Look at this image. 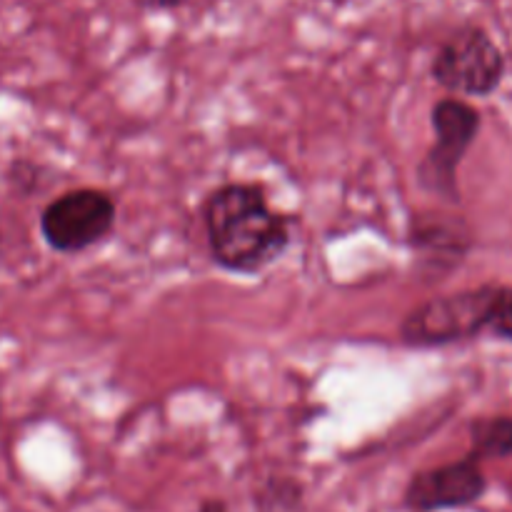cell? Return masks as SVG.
<instances>
[{
  "instance_id": "cell-10",
  "label": "cell",
  "mask_w": 512,
  "mask_h": 512,
  "mask_svg": "<svg viewBox=\"0 0 512 512\" xmlns=\"http://www.w3.org/2000/svg\"><path fill=\"white\" fill-rule=\"evenodd\" d=\"M490 335L503 343H512V285L500 288L498 305H495V318L490 325Z\"/></svg>"
},
{
  "instance_id": "cell-11",
  "label": "cell",
  "mask_w": 512,
  "mask_h": 512,
  "mask_svg": "<svg viewBox=\"0 0 512 512\" xmlns=\"http://www.w3.org/2000/svg\"><path fill=\"white\" fill-rule=\"evenodd\" d=\"M133 3L143 10H175L188 0H133Z\"/></svg>"
},
{
  "instance_id": "cell-7",
  "label": "cell",
  "mask_w": 512,
  "mask_h": 512,
  "mask_svg": "<svg viewBox=\"0 0 512 512\" xmlns=\"http://www.w3.org/2000/svg\"><path fill=\"white\" fill-rule=\"evenodd\" d=\"M485 493H488V475L483 463L468 453L453 463L418 470L405 485L403 505L413 512L458 510L483 500Z\"/></svg>"
},
{
  "instance_id": "cell-4",
  "label": "cell",
  "mask_w": 512,
  "mask_h": 512,
  "mask_svg": "<svg viewBox=\"0 0 512 512\" xmlns=\"http://www.w3.org/2000/svg\"><path fill=\"white\" fill-rule=\"evenodd\" d=\"M508 73V60L483 25L455 28L430 60V78L458 98H490Z\"/></svg>"
},
{
  "instance_id": "cell-5",
  "label": "cell",
  "mask_w": 512,
  "mask_h": 512,
  "mask_svg": "<svg viewBox=\"0 0 512 512\" xmlns=\"http://www.w3.org/2000/svg\"><path fill=\"white\" fill-rule=\"evenodd\" d=\"M118 225V203L100 188H75L58 195L38 220L45 245L60 255H80L105 243Z\"/></svg>"
},
{
  "instance_id": "cell-3",
  "label": "cell",
  "mask_w": 512,
  "mask_h": 512,
  "mask_svg": "<svg viewBox=\"0 0 512 512\" xmlns=\"http://www.w3.org/2000/svg\"><path fill=\"white\" fill-rule=\"evenodd\" d=\"M430 128L433 145L415 168V183L423 193L435 195L443 203L460 205L458 170L478 140L483 115L468 98L448 95L430 110Z\"/></svg>"
},
{
  "instance_id": "cell-2",
  "label": "cell",
  "mask_w": 512,
  "mask_h": 512,
  "mask_svg": "<svg viewBox=\"0 0 512 512\" xmlns=\"http://www.w3.org/2000/svg\"><path fill=\"white\" fill-rule=\"evenodd\" d=\"M500 288L503 283H483L415 305L398 325L400 345L410 350H440L478 340L490 333Z\"/></svg>"
},
{
  "instance_id": "cell-13",
  "label": "cell",
  "mask_w": 512,
  "mask_h": 512,
  "mask_svg": "<svg viewBox=\"0 0 512 512\" xmlns=\"http://www.w3.org/2000/svg\"><path fill=\"white\" fill-rule=\"evenodd\" d=\"M325 3H330L333 8H345V5H350L353 0H325Z\"/></svg>"
},
{
  "instance_id": "cell-9",
  "label": "cell",
  "mask_w": 512,
  "mask_h": 512,
  "mask_svg": "<svg viewBox=\"0 0 512 512\" xmlns=\"http://www.w3.org/2000/svg\"><path fill=\"white\" fill-rule=\"evenodd\" d=\"M303 500V485L288 475H273L255 490V510L258 512H300Z\"/></svg>"
},
{
  "instance_id": "cell-8",
  "label": "cell",
  "mask_w": 512,
  "mask_h": 512,
  "mask_svg": "<svg viewBox=\"0 0 512 512\" xmlns=\"http://www.w3.org/2000/svg\"><path fill=\"white\" fill-rule=\"evenodd\" d=\"M470 450L480 463L512 458V415H478L468 425Z\"/></svg>"
},
{
  "instance_id": "cell-1",
  "label": "cell",
  "mask_w": 512,
  "mask_h": 512,
  "mask_svg": "<svg viewBox=\"0 0 512 512\" xmlns=\"http://www.w3.org/2000/svg\"><path fill=\"white\" fill-rule=\"evenodd\" d=\"M200 220L210 260L243 278H258L283 260L298 223L293 213L275 210L265 185L253 180H230L210 190L200 203Z\"/></svg>"
},
{
  "instance_id": "cell-12",
  "label": "cell",
  "mask_w": 512,
  "mask_h": 512,
  "mask_svg": "<svg viewBox=\"0 0 512 512\" xmlns=\"http://www.w3.org/2000/svg\"><path fill=\"white\" fill-rule=\"evenodd\" d=\"M198 512H228V505L218 498H205L203 503H200Z\"/></svg>"
},
{
  "instance_id": "cell-6",
  "label": "cell",
  "mask_w": 512,
  "mask_h": 512,
  "mask_svg": "<svg viewBox=\"0 0 512 512\" xmlns=\"http://www.w3.org/2000/svg\"><path fill=\"white\" fill-rule=\"evenodd\" d=\"M405 243L423 273L448 278L473 253L475 230L463 215L420 210L410 215Z\"/></svg>"
}]
</instances>
